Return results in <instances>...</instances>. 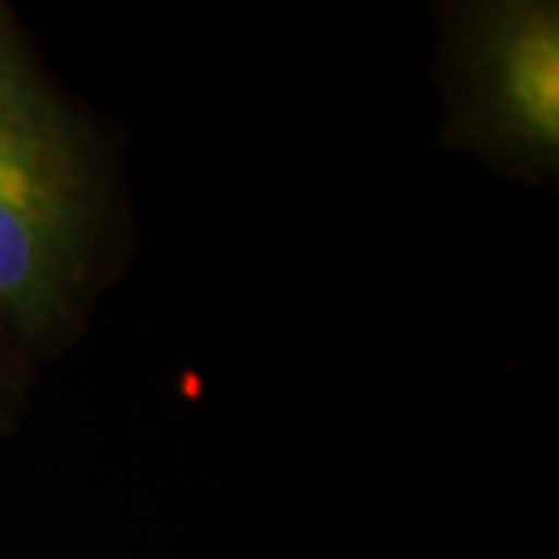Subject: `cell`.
<instances>
[{"instance_id": "obj_1", "label": "cell", "mask_w": 559, "mask_h": 559, "mask_svg": "<svg viewBox=\"0 0 559 559\" xmlns=\"http://www.w3.org/2000/svg\"><path fill=\"white\" fill-rule=\"evenodd\" d=\"M106 212L97 140L0 7V320L50 342L87 283Z\"/></svg>"}, {"instance_id": "obj_2", "label": "cell", "mask_w": 559, "mask_h": 559, "mask_svg": "<svg viewBox=\"0 0 559 559\" xmlns=\"http://www.w3.org/2000/svg\"><path fill=\"white\" fill-rule=\"evenodd\" d=\"M448 38L451 140L520 175H554L559 159L557 3H473L454 13Z\"/></svg>"}, {"instance_id": "obj_3", "label": "cell", "mask_w": 559, "mask_h": 559, "mask_svg": "<svg viewBox=\"0 0 559 559\" xmlns=\"http://www.w3.org/2000/svg\"><path fill=\"white\" fill-rule=\"evenodd\" d=\"M20 380H16V367L13 360L7 355V345L0 340V423H7L10 414H13V401H16V389Z\"/></svg>"}]
</instances>
